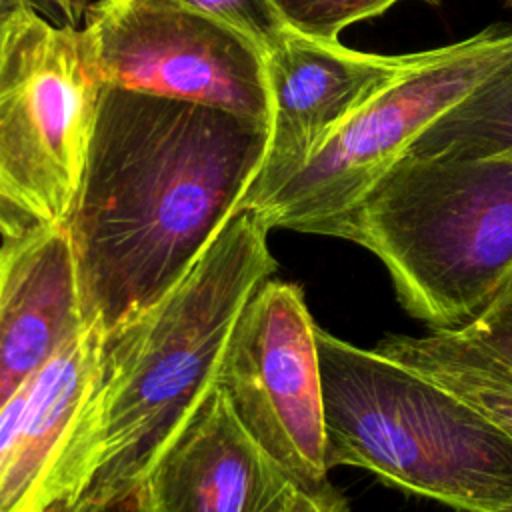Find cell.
Masks as SVG:
<instances>
[{
  "label": "cell",
  "mask_w": 512,
  "mask_h": 512,
  "mask_svg": "<svg viewBox=\"0 0 512 512\" xmlns=\"http://www.w3.org/2000/svg\"><path fill=\"white\" fill-rule=\"evenodd\" d=\"M270 124L104 86L66 220L88 326L108 332L164 298L238 210Z\"/></svg>",
  "instance_id": "6da1fadb"
},
{
  "label": "cell",
  "mask_w": 512,
  "mask_h": 512,
  "mask_svg": "<svg viewBox=\"0 0 512 512\" xmlns=\"http://www.w3.org/2000/svg\"><path fill=\"white\" fill-rule=\"evenodd\" d=\"M82 36L104 86L270 124L264 50L220 18L180 0H96Z\"/></svg>",
  "instance_id": "52a82bcc"
},
{
  "label": "cell",
  "mask_w": 512,
  "mask_h": 512,
  "mask_svg": "<svg viewBox=\"0 0 512 512\" xmlns=\"http://www.w3.org/2000/svg\"><path fill=\"white\" fill-rule=\"evenodd\" d=\"M326 466L464 512L512 504V440L420 372L316 326Z\"/></svg>",
  "instance_id": "277c9868"
},
{
  "label": "cell",
  "mask_w": 512,
  "mask_h": 512,
  "mask_svg": "<svg viewBox=\"0 0 512 512\" xmlns=\"http://www.w3.org/2000/svg\"><path fill=\"white\" fill-rule=\"evenodd\" d=\"M502 512H512V504H510L506 510H502Z\"/></svg>",
  "instance_id": "ffe728a7"
},
{
  "label": "cell",
  "mask_w": 512,
  "mask_h": 512,
  "mask_svg": "<svg viewBox=\"0 0 512 512\" xmlns=\"http://www.w3.org/2000/svg\"><path fill=\"white\" fill-rule=\"evenodd\" d=\"M288 512H350V506L342 492L326 480L312 488L294 486Z\"/></svg>",
  "instance_id": "e0dca14e"
},
{
  "label": "cell",
  "mask_w": 512,
  "mask_h": 512,
  "mask_svg": "<svg viewBox=\"0 0 512 512\" xmlns=\"http://www.w3.org/2000/svg\"><path fill=\"white\" fill-rule=\"evenodd\" d=\"M216 386L296 486L328 480L316 322L304 290L264 280L242 308Z\"/></svg>",
  "instance_id": "ba28073f"
},
{
  "label": "cell",
  "mask_w": 512,
  "mask_h": 512,
  "mask_svg": "<svg viewBox=\"0 0 512 512\" xmlns=\"http://www.w3.org/2000/svg\"><path fill=\"white\" fill-rule=\"evenodd\" d=\"M294 486L214 386L150 470L106 512H288Z\"/></svg>",
  "instance_id": "8fae6325"
},
{
  "label": "cell",
  "mask_w": 512,
  "mask_h": 512,
  "mask_svg": "<svg viewBox=\"0 0 512 512\" xmlns=\"http://www.w3.org/2000/svg\"><path fill=\"white\" fill-rule=\"evenodd\" d=\"M374 350L450 390L512 440V376L454 334H388Z\"/></svg>",
  "instance_id": "4fadbf2b"
},
{
  "label": "cell",
  "mask_w": 512,
  "mask_h": 512,
  "mask_svg": "<svg viewBox=\"0 0 512 512\" xmlns=\"http://www.w3.org/2000/svg\"><path fill=\"white\" fill-rule=\"evenodd\" d=\"M214 18H220L266 50L286 28L270 0H180Z\"/></svg>",
  "instance_id": "2e32d148"
},
{
  "label": "cell",
  "mask_w": 512,
  "mask_h": 512,
  "mask_svg": "<svg viewBox=\"0 0 512 512\" xmlns=\"http://www.w3.org/2000/svg\"><path fill=\"white\" fill-rule=\"evenodd\" d=\"M44 512H82V504H80V500L76 496H66V498L56 500Z\"/></svg>",
  "instance_id": "d6986e66"
},
{
  "label": "cell",
  "mask_w": 512,
  "mask_h": 512,
  "mask_svg": "<svg viewBox=\"0 0 512 512\" xmlns=\"http://www.w3.org/2000/svg\"><path fill=\"white\" fill-rule=\"evenodd\" d=\"M512 64V30L486 28L422 58L358 108L272 194L250 206L268 230L334 236L344 216L408 146Z\"/></svg>",
  "instance_id": "8992f818"
},
{
  "label": "cell",
  "mask_w": 512,
  "mask_h": 512,
  "mask_svg": "<svg viewBox=\"0 0 512 512\" xmlns=\"http://www.w3.org/2000/svg\"><path fill=\"white\" fill-rule=\"evenodd\" d=\"M422 52L378 56L284 28L264 50L270 92V140L242 196L250 208L294 172L376 92L412 68Z\"/></svg>",
  "instance_id": "9c48e42d"
},
{
  "label": "cell",
  "mask_w": 512,
  "mask_h": 512,
  "mask_svg": "<svg viewBox=\"0 0 512 512\" xmlns=\"http://www.w3.org/2000/svg\"><path fill=\"white\" fill-rule=\"evenodd\" d=\"M102 88L82 30L0 20V238L66 224Z\"/></svg>",
  "instance_id": "5b68a950"
},
{
  "label": "cell",
  "mask_w": 512,
  "mask_h": 512,
  "mask_svg": "<svg viewBox=\"0 0 512 512\" xmlns=\"http://www.w3.org/2000/svg\"><path fill=\"white\" fill-rule=\"evenodd\" d=\"M334 238L384 264L410 316L432 332L460 330L512 282V148L484 158L402 154Z\"/></svg>",
  "instance_id": "3957f363"
},
{
  "label": "cell",
  "mask_w": 512,
  "mask_h": 512,
  "mask_svg": "<svg viewBox=\"0 0 512 512\" xmlns=\"http://www.w3.org/2000/svg\"><path fill=\"white\" fill-rule=\"evenodd\" d=\"M100 336L84 328L30 382L0 464V512H44L66 496L82 502L98 466Z\"/></svg>",
  "instance_id": "30bf717a"
},
{
  "label": "cell",
  "mask_w": 512,
  "mask_h": 512,
  "mask_svg": "<svg viewBox=\"0 0 512 512\" xmlns=\"http://www.w3.org/2000/svg\"><path fill=\"white\" fill-rule=\"evenodd\" d=\"M64 20L66 24H78L82 20V16L88 10V0H46Z\"/></svg>",
  "instance_id": "ac0fdd59"
},
{
  "label": "cell",
  "mask_w": 512,
  "mask_h": 512,
  "mask_svg": "<svg viewBox=\"0 0 512 512\" xmlns=\"http://www.w3.org/2000/svg\"><path fill=\"white\" fill-rule=\"evenodd\" d=\"M510 2H512V0H510Z\"/></svg>",
  "instance_id": "44dd1931"
},
{
  "label": "cell",
  "mask_w": 512,
  "mask_h": 512,
  "mask_svg": "<svg viewBox=\"0 0 512 512\" xmlns=\"http://www.w3.org/2000/svg\"><path fill=\"white\" fill-rule=\"evenodd\" d=\"M268 232L254 210H236L164 298L102 332L98 466L82 512L128 494L216 386L242 308L278 270Z\"/></svg>",
  "instance_id": "7a4b0ae2"
},
{
  "label": "cell",
  "mask_w": 512,
  "mask_h": 512,
  "mask_svg": "<svg viewBox=\"0 0 512 512\" xmlns=\"http://www.w3.org/2000/svg\"><path fill=\"white\" fill-rule=\"evenodd\" d=\"M450 334L512 376V282L472 322Z\"/></svg>",
  "instance_id": "9a60e30c"
},
{
  "label": "cell",
  "mask_w": 512,
  "mask_h": 512,
  "mask_svg": "<svg viewBox=\"0 0 512 512\" xmlns=\"http://www.w3.org/2000/svg\"><path fill=\"white\" fill-rule=\"evenodd\" d=\"M84 328L66 224L0 238V410Z\"/></svg>",
  "instance_id": "7c38bea8"
},
{
  "label": "cell",
  "mask_w": 512,
  "mask_h": 512,
  "mask_svg": "<svg viewBox=\"0 0 512 512\" xmlns=\"http://www.w3.org/2000/svg\"><path fill=\"white\" fill-rule=\"evenodd\" d=\"M400 0H270L286 28L316 40L336 42L360 20L380 16Z\"/></svg>",
  "instance_id": "5bb4252c"
}]
</instances>
